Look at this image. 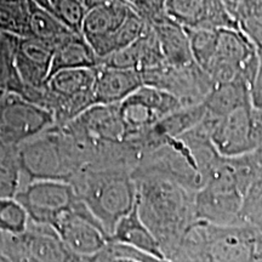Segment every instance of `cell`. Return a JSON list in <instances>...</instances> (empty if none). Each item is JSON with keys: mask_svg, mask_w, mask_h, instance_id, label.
<instances>
[{"mask_svg": "<svg viewBox=\"0 0 262 262\" xmlns=\"http://www.w3.org/2000/svg\"><path fill=\"white\" fill-rule=\"evenodd\" d=\"M136 182L137 210L155 234L169 260L196 222L195 192L180 183L152 173H133Z\"/></svg>", "mask_w": 262, "mask_h": 262, "instance_id": "obj_1", "label": "cell"}, {"mask_svg": "<svg viewBox=\"0 0 262 262\" xmlns=\"http://www.w3.org/2000/svg\"><path fill=\"white\" fill-rule=\"evenodd\" d=\"M262 233L250 224L215 226L196 221L170 262H257Z\"/></svg>", "mask_w": 262, "mask_h": 262, "instance_id": "obj_2", "label": "cell"}, {"mask_svg": "<svg viewBox=\"0 0 262 262\" xmlns=\"http://www.w3.org/2000/svg\"><path fill=\"white\" fill-rule=\"evenodd\" d=\"M75 191L108 237L118 222L133 211L137 201L133 171L122 168L88 170Z\"/></svg>", "mask_w": 262, "mask_h": 262, "instance_id": "obj_3", "label": "cell"}, {"mask_svg": "<svg viewBox=\"0 0 262 262\" xmlns=\"http://www.w3.org/2000/svg\"><path fill=\"white\" fill-rule=\"evenodd\" d=\"M257 66V49L241 29H220L215 55L205 73L214 85L244 81L251 86Z\"/></svg>", "mask_w": 262, "mask_h": 262, "instance_id": "obj_4", "label": "cell"}, {"mask_svg": "<svg viewBox=\"0 0 262 262\" xmlns=\"http://www.w3.org/2000/svg\"><path fill=\"white\" fill-rule=\"evenodd\" d=\"M181 108L183 104L179 98L168 91L143 85L125 101L118 104V114L126 140L133 141Z\"/></svg>", "mask_w": 262, "mask_h": 262, "instance_id": "obj_5", "label": "cell"}, {"mask_svg": "<svg viewBox=\"0 0 262 262\" xmlns=\"http://www.w3.org/2000/svg\"><path fill=\"white\" fill-rule=\"evenodd\" d=\"M55 125V118L47 108L16 94L0 97V145L17 147Z\"/></svg>", "mask_w": 262, "mask_h": 262, "instance_id": "obj_6", "label": "cell"}, {"mask_svg": "<svg viewBox=\"0 0 262 262\" xmlns=\"http://www.w3.org/2000/svg\"><path fill=\"white\" fill-rule=\"evenodd\" d=\"M26 209L32 224L52 227L64 212L80 201L74 186L68 181H31L15 196Z\"/></svg>", "mask_w": 262, "mask_h": 262, "instance_id": "obj_7", "label": "cell"}, {"mask_svg": "<svg viewBox=\"0 0 262 262\" xmlns=\"http://www.w3.org/2000/svg\"><path fill=\"white\" fill-rule=\"evenodd\" d=\"M204 123L209 127L212 147L224 158L244 157L258 148L253 103L239 107L220 119L210 120L204 117Z\"/></svg>", "mask_w": 262, "mask_h": 262, "instance_id": "obj_8", "label": "cell"}, {"mask_svg": "<svg viewBox=\"0 0 262 262\" xmlns=\"http://www.w3.org/2000/svg\"><path fill=\"white\" fill-rule=\"evenodd\" d=\"M51 228L68 250L81 260L95 256L110 243L108 234L81 199Z\"/></svg>", "mask_w": 262, "mask_h": 262, "instance_id": "obj_9", "label": "cell"}, {"mask_svg": "<svg viewBox=\"0 0 262 262\" xmlns=\"http://www.w3.org/2000/svg\"><path fill=\"white\" fill-rule=\"evenodd\" d=\"M142 74L143 84L168 91L179 98L183 107L203 103L214 86L209 75L195 63L175 67L168 62Z\"/></svg>", "mask_w": 262, "mask_h": 262, "instance_id": "obj_10", "label": "cell"}, {"mask_svg": "<svg viewBox=\"0 0 262 262\" xmlns=\"http://www.w3.org/2000/svg\"><path fill=\"white\" fill-rule=\"evenodd\" d=\"M17 163L19 170L29 178V182L67 181L72 172V165L60 141L52 136H37L17 146Z\"/></svg>", "mask_w": 262, "mask_h": 262, "instance_id": "obj_11", "label": "cell"}, {"mask_svg": "<svg viewBox=\"0 0 262 262\" xmlns=\"http://www.w3.org/2000/svg\"><path fill=\"white\" fill-rule=\"evenodd\" d=\"M54 45L32 37L18 38L16 49V70L24 91L21 97L35 103L45 89L50 75Z\"/></svg>", "mask_w": 262, "mask_h": 262, "instance_id": "obj_12", "label": "cell"}, {"mask_svg": "<svg viewBox=\"0 0 262 262\" xmlns=\"http://www.w3.org/2000/svg\"><path fill=\"white\" fill-rule=\"evenodd\" d=\"M165 12L186 29H239L222 0H166Z\"/></svg>", "mask_w": 262, "mask_h": 262, "instance_id": "obj_13", "label": "cell"}, {"mask_svg": "<svg viewBox=\"0 0 262 262\" xmlns=\"http://www.w3.org/2000/svg\"><path fill=\"white\" fill-rule=\"evenodd\" d=\"M31 224V222H29ZM39 228L28 229L24 234L17 235L19 257L21 262H75L81 260L68 250L62 243L56 232L49 226L37 225Z\"/></svg>", "mask_w": 262, "mask_h": 262, "instance_id": "obj_14", "label": "cell"}, {"mask_svg": "<svg viewBox=\"0 0 262 262\" xmlns=\"http://www.w3.org/2000/svg\"><path fill=\"white\" fill-rule=\"evenodd\" d=\"M143 85L140 72L100 64L96 67L94 88L95 106L120 104Z\"/></svg>", "mask_w": 262, "mask_h": 262, "instance_id": "obj_15", "label": "cell"}, {"mask_svg": "<svg viewBox=\"0 0 262 262\" xmlns=\"http://www.w3.org/2000/svg\"><path fill=\"white\" fill-rule=\"evenodd\" d=\"M162 48L153 28L148 27L135 42L101 61L107 67L134 70L145 73L165 63Z\"/></svg>", "mask_w": 262, "mask_h": 262, "instance_id": "obj_16", "label": "cell"}, {"mask_svg": "<svg viewBox=\"0 0 262 262\" xmlns=\"http://www.w3.org/2000/svg\"><path fill=\"white\" fill-rule=\"evenodd\" d=\"M133 10L126 0H113L88 9L81 25V35L94 49L113 35Z\"/></svg>", "mask_w": 262, "mask_h": 262, "instance_id": "obj_17", "label": "cell"}, {"mask_svg": "<svg viewBox=\"0 0 262 262\" xmlns=\"http://www.w3.org/2000/svg\"><path fill=\"white\" fill-rule=\"evenodd\" d=\"M110 242L125 245L160 260H166L155 234L141 220L137 205L118 222L113 233L111 234Z\"/></svg>", "mask_w": 262, "mask_h": 262, "instance_id": "obj_18", "label": "cell"}, {"mask_svg": "<svg viewBox=\"0 0 262 262\" xmlns=\"http://www.w3.org/2000/svg\"><path fill=\"white\" fill-rule=\"evenodd\" d=\"M149 25V24H148ZM158 38L165 61L175 67L195 63L193 60L187 31L170 17L149 25Z\"/></svg>", "mask_w": 262, "mask_h": 262, "instance_id": "obj_19", "label": "cell"}, {"mask_svg": "<svg viewBox=\"0 0 262 262\" xmlns=\"http://www.w3.org/2000/svg\"><path fill=\"white\" fill-rule=\"evenodd\" d=\"M250 103H253L250 85L244 81L214 85L210 93L206 95L205 100L203 101L205 118L210 120L220 119L232 111Z\"/></svg>", "mask_w": 262, "mask_h": 262, "instance_id": "obj_20", "label": "cell"}, {"mask_svg": "<svg viewBox=\"0 0 262 262\" xmlns=\"http://www.w3.org/2000/svg\"><path fill=\"white\" fill-rule=\"evenodd\" d=\"M100 63L101 60L97 57L93 48L90 47L89 42L85 40L83 35L73 34L60 42L55 49L50 75L64 70L96 68Z\"/></svg>", "mask_w": 262, "mask_h": 262, "instance_id": "obj_21", "label": "cell"}, {"mask_svg": "<svg viewBox=\"0 0 262 262\" xmlns=\"http://www.w3.org/2000/svg\"><path fill=\"white\" fill-rule=\"evenodd\" d=\"M29 5H31V11L28 19V37L49 42L56 48L60 42L70 38L71 35L77 34L66 27L50 11L34 5L31 0Z\"/></svg>", "mask_w": 262, "mask_h": 262, "instance_id": "obj_22", "label": "cell"}, {"mask_svg": "<svg viewBox=\"0 0 262 262\" xmlns=\"http://www.w3.org/2000/svg\"><path fill=\"white\" fill-rule=\"evenodd\" d=\"M147 27H148V24L137 14L135 10H133L125 22L120 26V28L106 40L96 45L93 50L97 55V57L102 61L103 58L130 47L145 33Z\"/></svg>", "mask_w": 262, "mask_h": 262, "instance_id": "obj_23", "label": "cell"}, {"mask_svg": "<svg viewBox=\"0 0 262 262\" xmlns=\"http://www.w3.org/2000/svg\"><path fill=\"white\" fill-rule=\"evenodd\" d=\"M18 38L0 34V93L21 96L24 86L16 70V49Z\"/></svg>", "mask_w": 262, "mask_h": 262, "instance_id": "obj_24", "label": "cell"}, {"mask_svg": "<svg viewBox=\"0 0 262 262\" xmlns=\"http://www.w3.org/2000/svg\"><path fill=\"white\" fill-rule=\"evenodd\" d=\"M29 0H0V34L28 37Z\"/></svg>", "mask_w": 262, "mask_h": 262, "instance_id": "obj_25", "label": "cell"}, {"mask_svg": "<svg viewBox=\"0 0 262 262\" xmlns=\"http://www.w3.org/2000/svg\"><path fill=\"white\" fill-rule=\"evenodd\" d=\"M239 29L262 52V2L261 0H242L232 12Z\"/></svg>", "mask_w": 262, "mask_h": 262, "instance_id": "obj_26", "label": "cell"}, {"mask_svg": "<svg viewBox=\"0 0 262 262\" xmlns=\"http://www.w3.org/2000/svg\"><path fill=\"white\" fill-rule=\"evenodd\" d=\"M29 216L16 198H0V232L11 237L24 234L28 229Z\"/></svg>", "mask_w": 262, "mask_h": 262, "instance_id": "obj_27", "label": "cell"}, {"mask_svg": "<svg viewBox=\"0 0 262 262\" xmlns=\"http://www.w3.org/2000/svg\"><path fill=\"white\" fill-rule=\"evenodd\" d=\"M186 31L188 34L193 60L202 71L205 72L215 55L219 31H211V29H186Z\"/></svg>", "mask_w": 262, "mask_h": 262, "instance_id": "obj_28", "label": "cell"}, {"mask_svg": "<svg viewBox=\"0 0 262 262\" xmlns=\"http://www.w3.org/2000/svg\"><path fill=\"white\" fill-rule=\"evenodd\" d=\"M49 11L72 32L81 34L86 6L81 0H49Z\"/></svg>", "mask_w": 262, "mask_h": 262, "instance_id": "obj_29", "label": "cell"}, {"mask_svg": "<svg viewBox=\"0 0 262 262\" xmlns=\"http://www.w3.org/2000/svg\"><path fill=\"white\" fill-rule=\"evenodd\" d=\"M86 262H170L141 253L125 245L110 242L102 251L85 260Z\"/></svg>", "mask_w": 262, "mask_h": 262, "instance_id": "obj_30", "label": "cell"}, {"mask_svg": "<svg viewBox=\"0 0 262 262\" xmlns=\"http://www.w3.org/2000/svg\"><path fill=\"white\" fill-rule=\"evenodd\" d=\"M19 170L17 160L0 157V198H15L18 192Z\"/></svg>", "mask_w": 262, "mask_h": 262, "instance_id": "obj_31", "label": "cell"}, {"mask_svg": "<svg viewBox=\"0 0 262 262\" xmlns=\"http://www.w3.org/2000/svg\"><path fill=\"white\" fill-rule=\"evenodd\" d=\"M166 0H133L131 6L147 24L152 25L166 17Z\"/></svg>", "mask_w": 262, "mask_h": 262, "instance_id": "obj_32", "label": "cell"}, {"mask_svg": "<svg viewBox=\"0 0 262 262\" xmlns=\"http://www.w3.org/2000/svg\"><path fill=\"white\" fill-rule=\"evenodd\" d=\"M250 95L253 106L262 110V52H258V66L254 81L250 86Z\"/></svg>", "mask_w": 262, "mask_h": 262, "instance_id": "obj_33", "label": "cell"}, {"mask_svg": "<svg viewBox=\"0 0 262 262\" xmlns=\"http://www.w3.org/2000/svg\"><path fill=\"white\" fill-rule=\"evenodd\" d=\"M251 157H253L255 164H256L257 169L262 171V146L258 147V148L255 150L254 153H251Z\"/></svg>", "mask_w": 262, "mask_h": 262, "instance_id": "obj_34", "label": "cell"}, {"mask_svg": "<svg viewBox=\"0 0 262 262\" xmlns=\"http://www.w3.org/2000/svg\"><path fill=\"white\" fill-rule=\"evenodd\" d=\"M108 2H113V0H83L84 5L86 6V9L94 8V6L104 4V3H108Z\"/></svg>", "mask_w": 262, "mask_h": 262, "instance_id": "obj_35", "label": "cell"}, {"mask_svg": "<svg viewBox=\"0 0 262 262\" xmlns=\"http://www.w3.org/2000/svg\"><path fill=\"white\" fill-rule=\"evenodd\" d=\"M34 5L39 6V8L41 9H45L49 11V0H31Z\"/></svg>", "mask_w": 262, "mask_h": 262, "instance_id": "obj_36", "label": "cell"}, {"mask_svg": "<svg viewBox=\"0 0 262 262\" xmlns=\"http://www.w3.org/2000/svg\"><path fill=\"white\" fill-rule=\"evenodd\" d=\"M254 226H255V227H257L258 231H260L261 233H262V217L260 219V220H257L256 224H255Z\"/></svg>", "mask_w": 262, "mask_h": 262, "instance_id": "obj_37", "label": "cell"}, {"mask_svg": "<svg viewBox=\"0 0 262 262\" xmlns=\"http://www.w3.org/2000/svg\"><path fill=\"white\" fill-rule=\"evenodd\" d=\"M127 3H129V4H131V3H133V0H126Z\"/></svg>", "mask_w": 262, "mask_h": 262, "instance_id": "obj_38", "label": "cell"}, {"mask_svg": "<svg viewBox=\"0 0 262 262\" xmlns=\"http://www.w3.org/2000/svg\"><path fill=\"white\" fill-rule=\"evenodd\" d=\"M257 262H262V260H260V261H257Z\"/></svg>", "mask_w": 262, "mask_h": 262, "instance_id": "obj_39", "label": "cell"}, {"mask_svg": "<svg viewBox=\"0 0 262 262\" xmlns=\"http://www.w3.org/2000/svg\"><path fill=\"white\" fill-rule=\"evenodd\" d=\"M81 2H83V0H81Z\"/></svg>", "mask_w": 262, "mask_h": 262, "instance_id": "obj_40", "label": "cell"}, {"mask_svg": "<svg viewBox=\"0 0 262 262\" xmlns=\"http://www.w3.org/2000/svg\"><path fill=\"white\" fill-rule=\"evenodd\" d=\"M0 262H2V261H0Z\"/></svg>", "mask_w": 262, "mask_h": 262, "instance_id": "obj_41", "label": "cell"}, {"mask_svg": "<svg viewBox=\"0 0 262 262\" xmlns=\"http://www.w3.org/2000/svg\"><path fill=\"white\" fill-rule=\"evenodd\" d=\"M261 2H262V0H261Z\"/></svg>", "mask_w": 262, "mask_h": 262, "instance_id": "obj_42", "label": "cell"}]
</instances>
